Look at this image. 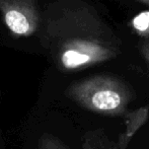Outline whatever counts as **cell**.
<instances>
[{"label": "cell", "instance_id": "obj_8", "mask_svg": "<svg viewBox=\"0 0 149 149\" xmlns=\"http://www.w3.org/2000/svg\"><path fill=\"white\" fill-rule=\"evenodd\" d=\"M0 149H2V148H1V146H0Z\"/></svg>", "mask_w": 149, "mask_h": 149}, {"label": "cell", "instance_id": "obj_7", "mask_svg": "<svg viewBox=\"0 0 149 149\" xmlns=\"http://www.w3.org/2000/svg\"><path fill=\"white\" fill-rule=\"evenodd\" d=\"M141 1H143V2H145V3H148L149 4V0H141Z\"/></svg>", "mask_w": 149, "mask_h": 149}, {"label": "cell", "instance_id": "obj_5", "mask_svg": "<svg viewBox=\"0 0 149 149\" xmlns=\"http://www.w3.org/2000/svg\"><path fill=\"white\" fill-rule=\"evenodd\" d=\"M38 149H68V147L57 137L46 133L40 138Z\"/></svg>", "mask_w": 149, "mask_h": 149}, {"label": "cell", "instance_id": "obj_9", "mask_svg": "<svg viewBox=\"0 0 149 149\" xmlns=\"http://www.w3.org/2000/svg\"><path fill=\"white\" fill-rule=\"evenodd\" d=\"M148 60H149V56H148Z\"/></svg>", "mask_w": 149, "mask_h": 149}, {"label": "cell", "instance_id": "obj_6", "mask_svg": "<svg viewBox=\"0 0 149 149\" xmlns=\"http://www.w3.org/2000/svg\"><path fill=\"white\" fill-rule=\"evenodd\" d=\"M134 29L144 36H149V11L140 12L132 20Z\"/></svg>", "mask_w": 149, "mask_h": 149}, {"label": "cell", "instance_id": "obj_2", "mask_svg": "<svg viewBox=\"0 0 149 149\" xmlns=\"http://www.w3.org/2000/svg\"><path fill=\"white\" fill-rule=\"evenodd\" d=\"M5 24L16 36H30L37 28V14L22 0H2Z\"/></svg>", "mask_w": 149, "mask_h": 149}, {"label": "cell", "instance_id": "obj_1", "mask_svg": "<svg viewBox=\"0 0 149 149\" xmlns=\"http://www.w3.org/2000/svg\"><path fill=\"white\" fill-rule=\"evenodd\" d=\"M67 95L89 112L108 117L123 116L127 112L133 94L121 79L97 75L71 84Z\"/></svg>", "mask_w": 149, "mask_h": 149}, {"label": "cell", "instance_id": "obj_4", "mask_svg": "<svg viewBox=\"0 0 149 149\" xmlns=\"http://www.w3.org/2000/svg\"><path fill=\"white\" fill-rule=\"evenodd\" d=\"M82 149H124L106 135L102 130L90 131L83 138Z\"/></svg>", "mask_w": 149, "mask_h": 149}, {"label": "cell", "instance_id": "obj_3", "mask_svg": "<svg viewBox=\"0 0 149 149\" xmlns=\"http://www.w3.org/2000/svg\"><path fill=\"white\" fill-rule=\"evenodd\" d=\"M148 118V109H140V110L133 112L131 114L126 115V130L125 134L120 136L118 144L122 148L127 149L129 141L131 140L132 136L136 133L138 129L145 123Z\"/></svg>", "mask_w": 149, "mask_h": 149}]
</instances>
